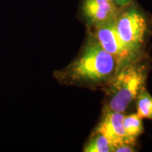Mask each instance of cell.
<instances>
[{
  "mask_svg": "<svg viewBox=\"0 0 152 152\" xmlns=\"http://www.w3.org/2000/svg\"><path fill=\"white\" fill-rule=\"evenodd\" d=\"M117 71L115 58L90 33L77 56L53 77L61 85L93 88L105 85Z\"/></svg>",
  "mask_w": 152,
  "mask_h": 152,
  "instance_id": "6da1fadb",
  "label": "cell"
},
{
  "mask_svg": "<svg viewBox=\"0 0 152 152\" xmlns=\"http://www.w3.org/2000/svg\"><path fill=\"white\" fill-rule=\"evenodd\" d=\"M149 66L148 55L121 66L103 86L106 94L104 110L124 113L133 101L136 100L140 91L146 87Z\"/></svg>",
  "mask_w": 152,
  "mask_h": 152,
  "instance_id": "7a4b0ae2",
  "label": "cell"
},
{
  "mask_svg": "<svg viewBox=\"0 0 152 152\" xmlns=\"http://www.w3.org/2000/svg\"><path fill=\"white\" fill-rule=\"evenodd\" d=\"M115 27L125 45L137 56L147 55L144 49L152 36V15L134 2L121 9Z\"/></svg>",
  "mask_w": 152,
  "mask_h": 152,
  "instance_id": "3957f363",
  "label": "cell"
},
{
  "mask_svg": "<svg viewBox=\"0 0 152 152\" xmlns=\"http://www.w3.org/2000/svg\"><path fill=\"white\" fill-rule=\"evenodd\" d=\"M115 20L89 28V31L101 46L115 58L118 70L124 64L140 56L133 54L123 42L116 30Z\"/></svg>",
  "mask_w": 152,
  "mask_h": 152,
  "instance_id": "277c9868",
  "label": "cell"
},
{
  "mask_svg": "<svg viewBox=\"0 0 152 152\" xmlns=\"http://www.w3.org/2000/svg\"><path fill=\"white\" fill-rule=\"evenodd\" d=\"M121 9L110 0H81V17L90 28L115 20Z\"/></svg>",
  "mask_w": 152,
  "mask_h": 152,
  "instance_id": "5b68a950",
  "label": "cell"
},
{
  "mask_svg": "<svg viewBox=\"0 0 152 152\" xmlns=\"http://www.w3.org/2000/svg\"><path fill=\"white\" fill-rule=\"evenodd\" d=\"M103 112L94 132H99L107 138L113 146V151L123 144H132L125 134L123 126L124 113L110 110H103Z\"/></svg>",
  "mask_w": 152,
  "mask_h": 152,
  "instance_id": "8992f818",
  "label": "cell"
},
{
  "mask_svg": "<svg viewBox=\"0 0 152 152\" xmlns=\"http://www.w3.org/2000/svg\"><path fill=\"white\" fill-rule=\"evenodd\" d=\"M141 118L137 113L125 115L123 119V126L129 142L135 145L137 138L143 134L144 126Z\"/></svg>",
  "mask_w": 152,
  "mask_h": 152,
  "instance_id": "52a82bcc",
  "label": "cell"
},
{
  "mask_svg": "<svg viewBox=\"0 0 152 152\" xmlns=\"http://www.w3.org/2000/svg\"><path fill=\"white\" fill-rule=\"evenodd\" d=\"M85 152H113V148L107 138L99 132H94L92 137L85 144Z\"/></svg>",
  "mask_w": 152,
  "mask_h": 152,
  "instance_id": "ba28073f",
  "label": "cell"
},
{
  "mask_svg": "<svg viewBox=\"0 0 152 152\" xmlns=\"http://www.w3.org/2000/svg\"><path fill=\"white\" fill-rule=\"evenodd\" d=\"M137 102V114L141 118H147L152 121V96L146 87L140 91Z\"/></svg>",
  "mask_w": 152,
  "mask_h": 152,
  "instance_id": "9c48e42d",
  "label": "cell"
},
{
  "mask_svg": "<svg viewBox=\"0 0 152 152\" xmlns=\"http://www.w3.org/2000/svg\"><path fill=\"white\" fill-rule=\"evenodd\" d=\"M118 8L123 9L134 2V0H110Z\"/></svg>",
  "mask_w": 152,
  "mask_h": 152,
  "instance_id": "30bf717a",
  "label": "cell"
}]
</instances>
